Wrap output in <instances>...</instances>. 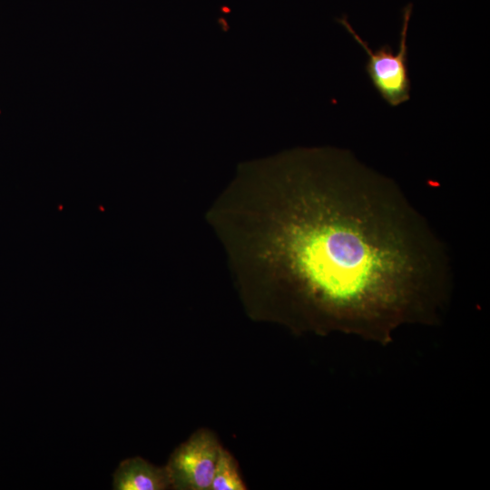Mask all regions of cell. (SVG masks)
I'll return each mask as SVG.
<instances>
[{"label":"cell","instance_id":"1","mask_svg":"<svg viewBox=\"0 0 490 490\" xmlns=\"http://www.w3.org/2000/svg\"><path fill=\"white\" fill-rule=\"evenodd\" d=\"M254 169L269 197L254 212L253 257L294 318L382 342L403 324L437 318L449 257L396 181L333 147L292 150Z\"/></svg>","mask_w":490,"mask_h":490},{"label":"cell","instance_id":"2","mask_svg":"<svg viewBox=\"0 0 490 490\" xmlns=\"http://www.w3.org/2000/svg\"><path fill=\"white\" fill-rule=\"evenodd\" d=\"M411 12L412 5L409 4L403 10L398 49L396 53L388 44H383L373 50L358 35L346 16L338 20L367 53L366 72L379 95L392 107H397L410 99L407 31Z\"/></svg>","mask_w":490,"mask_h":490},{"label":"cell","instance_id":"3","mask_svg":"<svg viewBox=\"0 0 490 490\" xmlns=\"http://www.w3.org/2000/svg\"><path fill=\"white\" fill-rule=\"evenodd\" d=\"M220 446L211 430L193 433L171 455L165 466L172 489L210 490Z\"/></svg>","mask_w":490,"mask_h":490},{"label":"cell","instance_id":"4","mask_svg":"<svg viewBox=\"0 0 490 490\" xmlns=\"http://www.w3.org/2000/svg\"><path fill=\"white\" fill-rule=\"evenodd\" d=\"M117 490H165L172 488L166 466H156L142 457L123 460L113 474Z\"/></svg>","mask_w":490,"mask_h":490},{"label":"cell","instance_id":"5","mask_svg":"<svg viewBox=\"0 0 490 490\" xmlns=\"http://www.w3.org/2000/svg\"><path fill=\"white\" fill-rule=\"evenodd\" d=\"M239 466L233 456L221 448L210 490H245Z\"/></svg>","mask_w":490,"mask_h":490}]
</instances>
